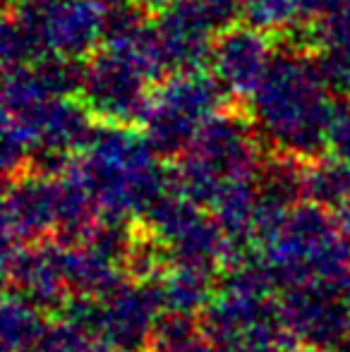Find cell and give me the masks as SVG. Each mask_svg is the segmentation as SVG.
I'll use <instances>...</instances> for the list:
<instances>
[{"mask_svg":"<svg viewBox=\"0 0 350 352\" xmlns=\"http://www.w3.org/2000/svg\"><path fill=\"white\" fill-rule=\"evenodd\" d=\"M58 185L61 177L24 170L5 180L3 242H41L58 228Z\"/></svg>","mask_w":350,"mask_h":352,"instance_id":"6","label":"cell"},{"mask_svg":"<svg viewBox=\"0 0 350 352\" xmlns=\"http://www.w3.org/2000/svg\"><path fill=\"white\" fill-rule=\"evenodd\" d=\"M156 32L164 43L168 72L201 70L211 58L214 22L199 0H175L156 17Z\"/></svg>","mask_w":350,"mask_h":352,"instance_id":"7","label":"cell"},{"mask_svg":"<svg viewBox=\"0 0 350 352\" xmlns=\"http://www.w3.org/2000/svg\"><path fill=\"white\" fill-rule=\"evenodd\" d=\"M327 151L350 163V98L333 106L327 130Z\"/></svg>","mask_w":350,"mask_h":352,"instance_id":"21","label":"cell"},{"mask_svg":"<svg viewBox=\"0 0 350 352\" xmlns=\"http://www.w3.org/2000/svg\"><path fill=\"white\" fill-rule=\"evenodd\" d=\"M333 216H336V226H338V232L346 242H350V197L343 201L341 206L333 209Z\"/></svg>","mask_w":350,"mask_h":352,"instance_id":"24","label":"cell"},{"mask_svg":"<svg viewBox=\"0 0 350 352\" xmlns=\"http://www.w3.org/2000/svg\"><path fill=\"white\" fill-rule=\"evenodd\" d=\"M305 170L307 161L288 151H266L254 175L259 199L281 209H293L305 201Z\"/></svg>","mask_w":350,"mask_h":352,"instance_id":"12","label":"cell"},{"mask_svg":"<svg viewBox=\"0 0 350 352\" xmlns=\"http://www.w3.org/2000/svg\"><path fill=\"white\" fill-rule=\"evenodd\" d=\"M17 3H24V5H34V8H46V5H51L53 0H17Z\"/></svg>","mask_w":350,"mask_h":352,"instance_id":"26","label":"cell"},{"mask_svg":"<svg viewBox=\"0 0 350 352\" xmlns=\"http://www.w3.org/2000/svg\"><path fill=\"white\" fill-rule=\"evenodd\" d=\"M187 151L226 182L254 180L266 156L257 125L245 108H223L214 113L199 127Z\"/></svg>","mask_w":350,"mask_h":352,"instance_id":"4","label":"cell"},{"mask_svg":"<svg viewBox=\"0 0 350 352\" xmlns=\"http://www.w3.org/2000/svg\"><path fill=\"white\" fill-rule=\"evenodd\" d=\"M300 3V24H314L329 14L346 8L350 0H298Z\"/></svg>","mask_w":350,"mask_h":352,"instance_id":"23","label":"cell"},{"mask_svg":"<svg viewBox=\"0 0 350 352\" xmlns=\"http://www.w3.org/2000/svg\"><path fill=\"white\" fill-rule=\"evenodd\" d=\"M0 53H3L5 70L32 65L39 58L51 53L46 27H43V8L8 0L3 29H0Z\"/></svg>","mask_w":350,"mask_h":352,"instance_id":"10","label":"cell"},{"mask_svg":"<svg viewBox=\"0 0 350 352\" xmlns=\"http://www.w3.org/2000/svg\"><path fill=\"white\" fill-rule=\"evenodd\" d=\"M274 34L252 24H233L221 29L211 46V72L226 87L228 96L250 98L264 79L276 56Z\"/></svg>","mask_w":350,"mask_h":352,"instance_id":"5","label":"cell"},{"mask_svg":"<svg viewBox=\"0 0 350 352\" xmlns=\"http://www.w3.org/2000/svg\"><path fill=\"white\" fill-rule=\"evenodd\" d=\"M309 27V41L314 48H336L350 46V3L338 12L319 19Z\"/></svg>","mask_w":350,"mask_h":352,"instance_id":"20","label":"cell"},{"mask_svg":"<svg viewBox=\"0 0 350 352\" xmlns=\"http://www.w3.org/2000/svg\"><path fill=\"white\" fill-rule=\"evenodd\" d=\"M317 65L333 94H350V46L317 48Z\"/></svg>","mask_w":350,"mask_h":352,"instance_id":"19","label":"cell"},{"mask_svg":"<svg viewBox=\"0 0 350 352\" xmlns=\"http://www.w3.org/2000/svg\"><path fill=\"white\" fill-rule=\"evenodd\" d=\"M341 232H338L333 211L305 199L285 213L278 240L271 247V252L293 256V259H303L309 264V259L317 256Z\"/></svg>","mask_w":350,"mask_h":352,"instance_id":"9","label":"cell"},{"mask_svg":"<svg viewBox=\"0 0 350 352\" xmlns=\"http://www.w3.org/2000/svg\"><path fill=\"white\" fill-rule=\"evenodd\" d=\"M96 118L89 113L85 101H77V96L53 98L43 118L41 140L36 146H48L63 151L67 156H80L91 146L94 137L98 132Z\"/></svg>","mask_w":350,"mask_h":352,"instance_id":"11","label":"cell"},{"mask_svg":"<svg viewBox=\"0 0 350 352\" xmlns=\"http://www.w3.org/2000/svg\"><path fill=\"white\" fill-rule=\"evenodd\" d=\"M201 338L199 319L192 311L180 309H161L154 319L149 336V350L151 352H173L187 348L195 340Z\"/></svg>","mask_w":350,"mask_h":352,"instance_id":"16","label":"cell"},{"mask_svg":"<svg viewBox=\"0 0 350 352\" xmlns=\"http://www.w3.org/2000/svg\"><path fill=\"white\" fill-rule=\"evenodd\" d=\"M248 111L269 151H288L305 161L327 151L331 89L307 48L285 43L276 51Z\"/></svg>","mask_w":350,"mask_h":352,"instance_id":"1","label":"cell"},{"mask_svg":"<svg viewBox=\"0 0 350 352\" xmlns=\"http://www.w3.org/2000/svg\"><path fill=\"white\" fill-rule=\"evenodd\" d=\"M106 0H53L43 8L48 48L67 58L87 60L103 41Z\"/></svg>","mask_w":350,"mask_h":352,"instance_id":"8","label":"cell"},{"mask_svg":"<svg viewBox=\"0 0 350 352\" xmlns=\"http://www.w3.org/2000/svg\"><path fill=\"white\" fill-rule=\"evenodd\" d=\"M111 352H151L149 348H140V350H111Z\"/></svg>","mask_w":350,"mask_h":352,"instance_id":"27","label":"cell"},{"mask_svg":"<svg viewBox=\"0 0 350 352\" xmlns=\"http://www.w3.org/2000/svg\"><path fill=\"white\" fill-rule=\"evenodd\" d=\"M98 343L101 340H94L85 331L61 319L56 324L51 321V326L46 329V333L41 336V340L32 352H96Z\"/></svg>","mask_w":350,"mask_h":352,"instance_id":"18","label":"cell"},{"mask_svg":"<svg viewBox=\"0 0 350 352\" xmlns=\"http://www.w3.org/2000/svg\"><path fill=\"white\" fill-rule=\"evenodd\" d=\"M199 3L204 5L206 14L219 32L245 19V0H199Z\"/></svg>","mask_w":350,"mask_h":352,"instance_id":"22","label":"cell"},{"mask_svg":"<svg viewBox=\"0 0 350 352\" xmlns=\"http://www.w3.org/2000/svg\"><path fill=\"white\" fill-rule=\"evenodd\" d=\"M48 314L19 295L5 292L3 300V352H32L46 329Z\"/></svg>","mask_w":350,"mask_h":352,"instance_id":"14","label":"cell"},{"mask_svg":"<svg viewBox=\"0 0 350 352\" xmlns=\"http://www.w3.org/2000/svg\"><path fill=\"white\" fill-rule=\"evenodd\" d=\"M161 285H164V300L168 309L197 314L219 292V274L199 266L173 264L164 274Z\"/></svg>","mask_w":350,"mask_h":352,"instance_id":"13","label":"cell"},{"mask_svg":"<svg viewBox=\"0 0 350 352\" xmlns=\"http://www.w3.org/2000/svg\"><path fill=\"white\" fill-rule=\"evenodd\" d=\"M245 22L278 36L300 24V3L298 0H245Z\"/></svg>","mask_w":350,"mask_h":352,"instance_id":"17","label":"cell"},{"mask_svg":"<svg viewBox=\"0 0 350 352\" xmlns=\"http://www.w3.org/2000/svg\"><path fill=\"white\" fill-rule=\"evenodd\" d=\"M137 5H142L144 10H149L151 14L154 12H161L164 8H168L171 3H175V0H135Z\"/></svg>","mask_w":350,"mask_h":352,"instance_id":"25","label":"cell"},{"mask_svg":"<svg viewBox=\"0 0 350 352\" xmlns=\"http://www.w3.org/2000/svg\"><path fill=\"white\" fill-rule=\"evenodd\" d=\"M226 96L228 91L219 77L204 67L173 72L156 87L142 132L159 158L175 161L190 148L199 127L223 111Z\"/></svg>","mask_w":350,"mask_h":352,"instance_id":"2","label":"cell"},{"mask_svg":"<svg viewBox=\"0 0 350 352\" xmlns=\"http://www.w3.org/2000/svg\"><path fill=\"white\" fill-rule=\"evenodd\" d=\"M350 197V163L331 153L307 161L305 170V199L327 209H336Z\"/></svg>","mask_w":350,"mask_h":352,"instance_id":"15","label":"cell"},{"mask_svg":"<svg viewBox=\"0 0 350 352\" xmlns=\"http://www.w3.org/2000/svg\"><path fill=\"white\" fill-rule=\"evenodd\" d=\"M149 84L130 58L103 46L87 58L80 98L98 125L142 127L154 96Z\"/></svg>","mask_w":350,"mask_h":352,"instance_id":"3","label":"cell"}]
</instances>
